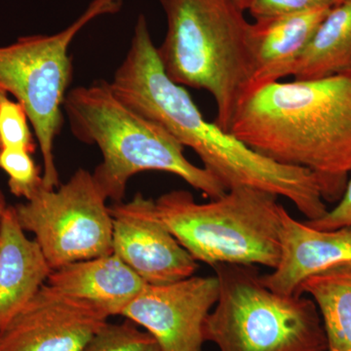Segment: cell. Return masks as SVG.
I'll use <instances>...</instances> for the list:
<instances>
[{"mask_svg":"<svg viewBox=\"0 0 351 351\" xmlns=\"http://www.w3.org/2000/svg\"><path fill=\"white\" fill-rule=\"evenodd\" d=\"M110 85L124 105L162 126L182 147L193 149L203 167L226 189L249 186L281 196L308 221L327 213L313 173L258 154L203 117L186 87L166 75L144 14L138 16L130 47Z\"/></svg>","mask_w":351,"mask_h":351,"instance_id":"6da1fadb","label":"cell"},{"mask_svg":"<svg viewBox=\"0 0 351 351\" xmlns=\"http://www.w3.org/2000/svg\"><path fill=\"white\" fill-rule=\"evenodd\" d=\"M230 132L271 160L313 173L325 202H338L351 173V75L258 87Z\"/></svg>","mask_w":351,"mask_h":351,"instance_id":"7a4b0ae2","label":"cell"},{"mask_svg":"<svg viewBox=\"0 0 351 351\" xmlns=\"http://www.w3.org/2000/svg\"><path fill=\"white\" fill-rule=\"evenodd\" d=\"M64 112L75 137L100 149L103 160L92 174L113 203L123 201L133 176L149 171L177 176L210 199L228 191L209 171L188 160L184 147L162 126L124 105L110 82L69 90Z\"/></svg>","mask_w":351,"mask_h":351,"instance_id":"3957f363","label":"cell"},{"mask_svg":"<svg viewBox=\"0 0 351 351\" xmlns=\"http://www.w3.org/2000/svg\"><path fill=\"white\" fill-rule=\"evenodd\" d=\"M167 32L157 47L166 75L213 96L215 123L230 132L253 73L252 23L233 0H159Z\"/></svg>","mask_w":351,"mask_h":351,"instance_id":"277c9868","label":"cell"},{"mask_svg":"<svg viewBox=\"0 0 351 351\" xmlns=\"http://www.w3.org/2000/svg\"><path fill=\"white\" fill-rule=\"evenodd\" d=\"M157 213L196 262L263 265L274 269L281 250L282 213L278 196L249 186H235L208 203L189 191L159 196Z\"/></svg>","mask_w":351,"mask_h":351,"instance_id":"5b68a950","label":"cell"},{"mask_svg":"<svg viewBox=\"0 0 351 351\" xmlns=\"http://www.w3.org/2000/svg\"><path fill=\"white\" fill-rule=\"evenodd\" d=\"M213 269L219 297L203 327L205 343L219 351H328L313 299L274 292L256 265L219 263Z\"/></svg>","mask_w":351,"mask_h":351,"instance_id":"8992f818","label":"cell"},{"mask_svg":"<svg viewBox=\"0 0 351 351\" xmlns=\"http://www.w3.org/2000/svg\"><path fill=\"white\" fill-rule=\"evenodd\" d=\"M123 0H92L77 19L54 34L22 36L0 46V92L24 106L43 160V186H59L55 141L64 125V103L73 80L69 47L86 25L114 15Z\"/></svg>","mask_w":351,"mask_h":351,"instance_id":"52a82bcc","label":"cell"},{"mask_svg":"<svg viewBox=\"0 0 351 351\" xmlns=\"http://www.w3.org/2000/svg\"><path fill=\"white\" fill-rule=\"evenodd\" d=\"M107 201L93 174L78 169L64 184L43 188L14 208L23 230L34 233L55 270L112 254V217Z\"/></svg>","mask_w":351,"mask_h":351,"instance_id":"ba28073f","label":"cell"},{"mask_svg":"<svg viewBox=\"0 0 351 351\" xmlns=\"http://www.w3.org/2000/svg\"><path fill=\"white\" fill-rule=\"evenodd\" d=\"M112 253L147 285H162L195 276L198 263L157 213L156 202L137 193L110 206Z\"/></svg>","mask_w":351,"mask_h":351,"instance_id":"9c48e42d","label":"cell"},{"mask_svg":"<svg viewBox=\"0 0 351 351\" xmlns=\"http://www.w3.org/2000/svg\"><path fill=\"white\" fill-rule=\"evenodd\" d=\"M219 297L216 276L147 285L122 317L149 332L161 351H202L203 327Z\"/></svg>","mask_w":351,"mask_h":351,"instance_id":"30bf717a","label":"cell"},{"mask_svg":"<svg viewBox=\"0 0 351 351\" xmlns=\"http://www.w3.org/2000/svg\"><path fill=\"white\" fill-rule=\"evenodd\" d=\"M108 318L45 283L0 331V351H83Z\"/></svg>","mask_w":351,"mask_h":351,"instance_id":"8fae6325","label":"cell"},{"mask_svg":"<svg viewBox=\"0 0 351 351\" xmlns=\"http://www.w3.org/2000/svg\"><path fill=\"white\" fill-rule=\"evenodd\" d=\"M280 240L278 265L261 276L263 283L278 294L299 295L300 287L309 277L351 262V228L317 230L284 209Z\"/></svg>","mask_w":351,"mask_h":351,"instance_id":"7c38bea8","label":"cell"},{"mask_svg":"<svg viewBox=\"0 0 351 351\" xmlns=\"http://www.w3.org/2000/svg\"><path fill=\"white\" fill-rule=\"evenodd\" d=\"M331 8L318 7L252 23L253 73L248 93L292 75L295 64Z\"/></svg>","mask_w":351,"mask_h":351,"instance_id":"4fadbf2b","label":"cell"},{"mask_svg":"<svg viewBox=\"0 0 351 351\" xmlns=\"http://www.w3.org/2000/svg\"><path fill=\"white\" fill-rule=\"evenodd\" d=\"M14 206L0 219V331L47 282L52 269L36 240L27 239Z\"/></svg>","mask_w":351,"mask_h":351,"instance_id":"5bb4252c","label":"cell"},{"mask_svg":"<svg viewBox=\"0 0 351 351\" xmlns=\"http://www.w3.org/2000/svg\"><path fill=\"white\" fill-rule=\"evenodd\" d=\"M46 283L92 304L108 317L121 316L147 285L113 253L52 270Z\"/></svg>","mask_w":351,"mask_h":351,"instance_id":"9a60e30c","label":"cell"},{"mask_svg":"<svg viewBox=\"0 0 351 351\" xmlns=\"http://www.w3.org/2000/svg\"><path fill=\"white\" fill-rule=\"evenodd\" d=\"M351 75V0L330 9L292 71L294 80Z\"/></svg>","mask_w":351,"mask_h":351,"instance_id":"2e32d148","label":"cell"},{"mask_svg":"<svg viewBox=\"0 0 351 351\" xmlns=\"http://www.w3.org/2000/svg\"><path fill=\"white\" fill-rule=\"evenodd\" d=\"M299 295L313 299L326 332L328 351H351V262L309 277Z\"/></svg>","mask_w":351,"mask_h":351,"instance_id":"e0dca14e","label":"cell"},{"mask_svg":"<svg viewBox=\"0 0 351 351\" xmlns=\"http://www.w3.org/2000/svg\"><path fill=\"white\" fill-rule=\"evenodd\" d=\"M83 351H161L149 332L131 321L108 322Z\"/></svg>","mask_w":351,"mask_h":351,"instance_id":"ac0fdd59","label":"cell"},{"mask_svg":"<svg viewBox=\"0 0 351 351\" xmlns=\"http://www.w3.org/2000/svg\"><path fill=\"white\" fill-rule=\"evenodd\" d=\"M32 154L23 149H0V169L8 176L9 189L25 200L44 188L43 172Z\"/></svg>","mask_w":351,"mask_h":351,"instance_id":"d6986e66","label":"cell"},{"mask_svg":"<svg viewBox=\"0 0 351 351\" xmlns=\"http://www.w3.org/2000/svg\"><path fill=\"white\" fill-rule=\"evenodd\" d=\"M24 106L0 92V149H23L34 154L36 142Z\"/></svg>","mask_w":351,"mask_h":351,"instance_id":"ffe728a7","label":"cell"},{"mask_svg":"<svg viewBox=\"0 0 351 351\" xmlns=\"http://www.w3.org/2000/svg\"><path fill=\"white\" fill-rule=\"evenodd\" d=\"M339 0H252L248 11L255 20L269 19L311 10L323 6H335Z\"/></svg>","mask_w":351,"mask_h":351,"instance_id":"44dd1931","label":"cell"},{"mask_svg":"<svg viewBox=\"0 0 351 351\" xmlns=\"http://www.w3.org/2000/svg\"><path fill=\"white\" fill-rule=\"evenodd\" d=\"M306 225L320 230H334L341 228H351V179L348 182L345 193L338 201L337 206L328 210L322 218L304 221Z\"/></svg>","mask_w":351,"mask_h":351,"instance_id":"7402d4cb","label":"cell"},{"mask_svg":"<svg viewBox=\"0 0 351 351\" xmlns=\"http://www.w3.org/2000/svg\"><path fill=\"white\" fill-rule=\"evenodd\" d=\"M7 207H8V205H7L5 195L0 189V219H1L2 215L5 212Z\"/></svg>","mask_w":351,"mask_h":351,"instance_id":"603a6c76","label":"cell"},{"mask_svg":"<svg viewBox=\"0 0 351 351\" xmlns=\"http://www.w3.org/2000/svg\"><path fill=\"white\" fill-rule=\"evenodd\" d=\"M233 1H234V3L237 4L239 8H241L242 10L246 11L248 10L252 0H233Z\"/></svg>","mask_w":351,"mask_h":351,"instance_id":"cb8c5ba5","label":"cell"},{"mask_svg":"<svg viewBox=\"0 0 351 351\" xmlns=\"http://www.w3.org/2000/svg\"><path fill=\"white\" fill-rule=\"evenodd\" d=\"M341 0H339V2H341Z\"/></svg>","mask_w":351,"mask_h":351,"instance_id":"d4e9b609","label":"cell"}]
</instances>
